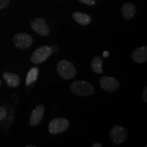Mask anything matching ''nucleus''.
<instances>
[{
    "mask_svg": "<svg viewBox=\"0 0 147 147\" xmlns=\"http://www.w3.org/2000/svg\"><path fill=\"white\" fill-rule=\"evenodd\" d=\"M72 18L76 23L80 25L86 26L89 25L91 22V17L89 14L80 12H74L72 13Z\"/></svg>",
    "mask_w": 147,
    "mask_h": 147,
    "instance_id": "obj_13",
    "label": "nucleus"
},
{
    "mask_svg": "<svg viewBox=\"0 0 147 147\" xmlns=\"http://www.w3.org/2000/svg\"><path fill=\"white\" fill-rule=\"evenodd\" d=\"M9 5H10V0H0V9L7 8Z\"/></svg>",
    "mask_w": 147,
    "mask_h": 147,
    "instance_id": "obj_17",
    "label": "nucleus"
},
{
    "mask_svg": "<svg viewBox=\"0 0 147 147\" xmlns=\"http://www.w3.org/2000/svg\"><path fill=\"white\" fill-rule=\"evenodd\" d=\"M147 87H145L144 90H143V93H142V101L144 103L147 102Z\"/></svg>",
    "mask_w": 147,
    "mask_h": 147,
    "instance_id": "obj_19",
    "label": "nucleus"
},
{
    "mask_svg": "<svg viewBox=\"0 0 147 147\" xmlns=\"http://www.w3.org/2000/svg\"><path fill=\"white\" fill-rule=\"evenodd\" d=\"M136 8L131 3H125L121 7V14L125 20H131L136 15Z\"/></svg>",
    "mask_w": 147,
    "mask_h": 147,
    "instance_id": "obj_11",
    "label": "nucleus"
},
{
    "mask_svg": "<svg viewBox=\"0 0 147 147\" xmlns=\"http://www.w3.org/2000/svg\"><path fill=\"white\" fill-rule=\"evenodd\" d=\"M102 63L103 59L100 56H95L92 59L91 62V67L92 70L96 74H102Z\"/></svg>",
    "mask_w": 147,
    "mask_h": 147,
    "instance_id": "obj_14",
    "label": "nucleus"
},
{
    "mask_svg": "<svg viewBox=\"0 0 147 147\" xmlns=\"http://www.w3.org/2000/svg\"><path fill=\"white\" fill-rule=\"evenodd\" d=\"M100 84L103 90L110 93L117 92L120 87L118 80L110 76H102L100 79Z\"/></svg>",
    "mask_w": 147,
    "mask_h": 147,
    "instance_id": "obj_7",
    "label": "nucleus"
},
{
    "mask_svg": "<svg viewBox=\"0 0 147 147\" xmlns=\"http://www.w3.org/2000/svg\"><path fill=\"white\" fill-rule=\"evenodd\" d=\"M31 27L36 33L42 36H47L50 34V29L48 27L45 19L37 18L31 23Z\"/></svg>",
    "mask_w": 147,
    "mask_h": 147,
    "instance_id": "obj_8",
    "label": "nucleus"
},
{
    "mask_svg": "<svg viewBox=\"0 0 147 147\" xmlns=\"http://www.w3.org/2000/svg\"><path fill=\"white\" fill-rule=\"evenodd\" d=\"M34 42V39L30 35L25 33H18L13 37V42L18 49H28Z\"/></svg>",
    "mask_w": 147,
    "mask_h": 147,
    "instance_id": "obj_6",
    "label": "nucleus"
},
{
    "mask_svg": "<svg viewBox=\"0 0 147 147\" xmlns=\"http://www.w3.org/2000/svg\"><path fill=\"white\" fill-rule=\"evenodd\" d=\"M45 108L42 104L38 105L32 111V115L29 118V123L32 127H36L41 122L44 115H45Z\"/></svg>",
    "mask_w": 147,
    "mask_h": 147,
    "instance_id": "obj_9",
    "label": "nucleus"
},
{
    "mask_svg": "<svg viewBox=\"0 0 147 147\" xmlns=\"http://www.w3.org/2000/svg\"><path fill=\"white\" fill-rule=\"evenodd\" d=\"M27 147H35V145H27Z\"/></svg>",
    "mask_w": 147,
    "mask_h": 147,
    "instance_id": "obj_21",
    "label": "nucleus"
},
{
    "mask_svg": "<svg viewBox=\"0 0 147 147\" xmlns=\"http://www.w3.org/2000/svg\"><path fill=\"white\" fill-rule=\"evenodd\" d=\"M79 1L88 5H93L95 4V0H79Z\"/></svg>",
    "mask_w": 147,
    "mask_h": 147,
    "instance_id": "obj_18",
    "label": "nucleus"
},
{
    "mask_svg": "<svg viewBox=\"0 0 147 147\" xmlns=\"http://www.w3.org/2000/svg\"><path fill=\"white\" fill-rule=\"evenodd\" d=\"M7 116V110L3 106H0V121L3 120Z\"/></svg>",
    "mask_w": 147,
    "mask_h": 147,
    "instance_id": "obj_16",
    "label": "nucleus"
},
{
    "mask_svg": "<svg viewBox=\"0 0 147 147\" xmlns=\"http://www.w3.org/2000/svg\"><path fill=\"white\" fill-rule=\"evenodd\" d=\"M1 79H0V86H1Z\"/></svg>",
    "mask_w": 147,
    "mask_h": 147,
    "instance_id": "obj_22",
    "label": "nucleus"
},
{
    "mask_svg": "<svg viewBox=\"0 0 147 147\" xmlns=\"http://www.w3.org/2000/svg\"><path fill=\"white\" fill-rule=\"evenodd\" d=\"M3 78L7 84L10 87H17L20 84V78L17 74L5 71L3 73Z\"/></svg>",
    "mask_w": 147,
    "mask_h": 147,
    "instance_id": "obj_12",
    "label": "nucleus"
},
{
    "mask_svg": "<svg viewBox=\"0 0 147 147\" xmlns=\"http://www.w3.org/2000/svg\"><path fill=\"white\" fill-rule=\"evenodd\" d=\"M38 74H39V69L38 67H32L27 73L26 76V80H25V84L27 86L30 85L36 81L38 78Z\"/></svg>",
    "mask_w": 147,
    "mask_h": 147,
    "instance_id": "obj_15",
    "label": "nucleus"
},
{
    "mask_svg": "<svg viewBox=\"0 0 147 147\" xmlns=\"http://www.w3.org/2000/svg\"><path fill=\"white\" fill-rule=\"evenodd\" d=\"M131 59L135 63H142L147 60V47H139L132 52Z\"/></svg>",
    "mask_w": 147,
    "mask_h": 147,
    "instance_id": "obj_10",
    "label": "nucleus"
},
{
    "mask_svg": "<svg viewBox=\"0 0 147 147\" xmlns=\"http://www.w3.org/2000/svg\"><path fill=\"white\" fill-rule=\"evenodd\" d=\"M110 140L115 144L120 145L127 139L128 130L121 125L113 126L109 133Z\"/></svg>",
    "mask_w": 147,
    "mask_h": 147,
    "instance_id": "obj_3",
    "label": "nucleus"
},
{
    "mask_svg": "<svg viewBox=\"0 0 147 147\" xmlns=\"http://www.w3.org/2000/svg\"><path fill=\"white\" fill-rule=\"evenodd\" d=\"M57 69L59 76L65 80L72 79L76 76L77 71L76 67L68 60H60L57 65Z\"/></svg>",
    "mask_w": 147,
    "mask_h": 147,
    "instance_id": "obj_1",
    "label": "nucleus"
},
{
    "mask_svg": "<svg viewBox=\"0 0 147 147\" xmlns=\"http://www.w3.org/2000/svg\"><path fill=\"white\" fill-rule=\"evenodd\" d=\"M71 91L79 96H89L95 93V88L89 82L84 80H76L70 86Z\"/></svg>",
    "mask_w": 147,
    "mask_h": 147,
    "instance_id": "obj_2",
    "label": "nucleus"
},
{
    "mask_svg": "<svg viewBox=\"0 0 147 147\" xmlns=\"http://www.w3.org/2000/svg\"><path fill=\"white\" fill-rule=\"evenodd\" d=\"M53 49L49 46L40 47L34 51L31 56V61L33 63L40 64L45 61L52 54Z\"/></svg>",
    "mask_w": 147,
    "mask_h": 147,
    "instance_id": "obj_4",
    "label": "nucleus"
},
{
    "mask_svg": "<svg viewBox=\"0 0 147 147\" xmlns=\"http://www.w3.org/2000/svg\"><path fill=\"white\" fill-rule=\"evenodd\" d=\"M69 126V121L67 119L59 117L51 121L49 125V131L51 134H59L65 131Z\"/></svg>",
    "mask_w": 147,
    "mask_h": 147,
    "instance_id": "obj_5",
    "label": "nucleus"
},
{
    "mask_svg": "<svg viewBox=\"0 0 147 147\" xmlns=\"http://www.w3.org/2000/svg\"><path fill=\"white\" fill-rule=\"evenodd\" d=\"M102 145L99 142H95L93 145H92V147H102Z\"/></svg>",
    "mask_w": 147,
    "mask_h": 147,
    "instance_id": "obj_20",
    "label": "nucleus"
}]
</instances>
